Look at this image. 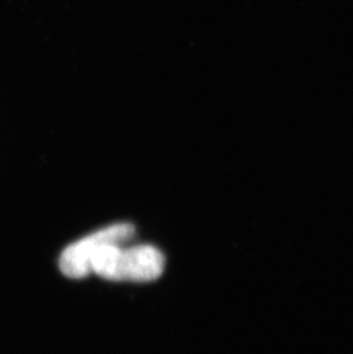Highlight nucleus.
<instances>
[{
  "instance_id": "f257e3e1",
  "label": "nucleus",
  "mask_w": 353,
  "mask_h": 354,
  "mask_svg": "<svg viewBox=\"0 0 353 354\" xmlns=\"http://www.w3.org/2000/svg\"><path fill=\"white\" fill-rule=\"evenodd\" d=\"M164 265L163 254L153 245L107 244L97 251L91 271L106 280L148 282L161 277Z\"/></svg>"
},
{
  "instance_id": "f03ea898",
  "label": "nucleus",
  "mask_w": 353,
  "mask_h": 354,
  "mask_svg": "<svg viewBox=\"0 0 353 354\" xmlns=\"http://www.w3.org/2000/svg\"><path fill=\"white\" fill-rule=\"evenodd\" d=\"M134 236V226L123 223L94 232L64 249L59 261L61 272L71 279H83L92 273V261L101 247L125 244Z\"/></svg>"
}]
</instances>
